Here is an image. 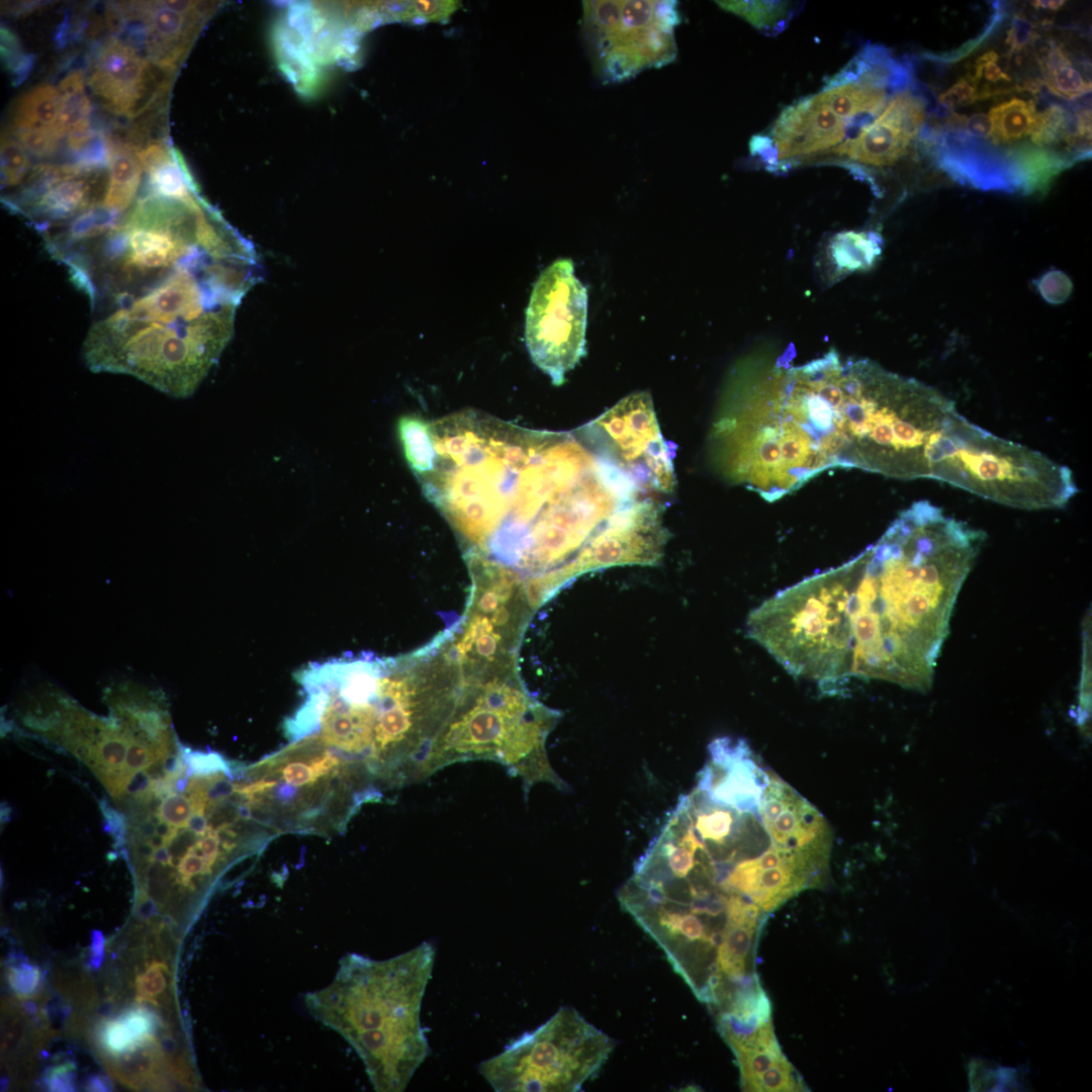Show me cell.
Returning <instances> with one entry per match:
<instances>
[{
    "label": "cell",
    "instance_id": "277c9868",
    "mask_svg": "<svg viewBox=\"0 0 1092 1092\" xmlns=\"http://www.w3.org/2000/svg\"><path fill=\"white\" fill-rule=\"evenodd\" d=\"M435 954L427 941L383 961L350 953L328 987L305 995L310 1013L357 1052L375 1091H403L429 1054L421 1008Z\"/></svg>",
    "mask_w": 1092,
    "mask_h": 1092
},
{
    "label": "cell",
    "instance_id": "7402d4cb",
    "mask_svg": "<svg viewBox=\"0 0 1092 1092\" xmlns=\"http://www.w3.org/2000/svg\"><path fill=\"white\" fill-rule=\"evenodd\" d=\"M740 1071L741 1088L751 1091L753 1084L785 1055L778 1042L734 1053Z\"/></svg>",
    "mask_w": 1092,
    "mask_h": 1092
},
{
    "label": "cell",
    "instance_id": "ba28073f",
    "mask_svg": "<svg viewBox=\"0 0 1092 1092\" xmlns=\"http://www.w3.org/2000/svg\"><path fill=\"white\" fill-rule=\"evenodd\" d=\"M586 315L587 293L573 262L556 260L535 282L525 322L529 354L555 385L585 354Z\"/></svg>",
    "mask_w": 1092,
    "mask_h": 1092
},
{
    "label": "cell",
    "instance_id": "9a60e30c",
    "mask_svg": "<svg viewBox=\"0 0 1092 1092\" xmlns=\"http://www.w3.org/2000/svg\"><path fill=\"white\" fill-rule=\"evenodd\" d=\"M111 146L108 180L96 204L116 211L126 210L142 189L143 167L134 153L122 142L109 136Z\"/></svg>",
    "mask_w": 1092,
    "mask_h": 1092
},
{
    "label": "cell",
    "instance_id": "ffe728a7",
    "mask_svg": "<svg viewBox=\"0 0 1092 1092\" xmlns=\"http://www.w3.org/2000/svg\"><path fill=\"white\" fill-rule=\"evenodd\" d=\"M727 11L736 13L763 31H779L790 18L791 10L786 2L769 1H720Z\"/></svg>",
    "mask_w": 1092,
    "mask_h": 1092
},
{
    "label": "cell",
    "instance_id": "d6a6232c",
    "mask_svg": "<svg viewBox=\"0 0 1092 1092\" xmlns=\"http://www.w3.org/2000/svg\"><path fill=\"white\" fill-rule=\"evenodd\" d=\"M57 89L61 99L86 93L83 71L79 69L71 71L60 81Z\"/></svg>",
    "mask_w": 1092,
    "mask_h": 1092
},
{
    "label": "cell",
    "instance_id": "5b68a950",
    "mask_svg": "<svg viewBox=\"0 0 1092 1092\" xmlns=\"http://www.w3.org/2000/svg\"><path fill=\"white\" fill-rule=\"evenodd\" d=\"M558 714L530 698L510 673L462 677L456 708L425 767L436 771L471 760H490L521 780L527 797L533 786H569L552 767L545 741Z\"/></svg>",
    "mask_w": 1092,
    "mask_h": 1092
},
{
    "label": "cell",
    "instance_id": "e575fe53",
    "mask_svg": "<svg viewBox=\"0 0 1092 1092\" xmlns=\"http://www.w3.org/2000/svg\"><path fill=\"white\" fill-rule=\"evenodd\" d=\"M1087 641H1088V638H1085L1086 645H1084V652H1083L1084 655H1083V664H1082V679H1081V706L1083 707V709L1085 711L1084 712L1085 713V718H1087L1088 704L1090 705V703L1088 702V697H1090V693H1088V689H1090V688H1088V681L1090 682V676L1088 677V674L1091 673L1090 672L1091 671V668H1090V666H1091V664H1090L1091 663V661H1090V657H1091L1090 656L1091 655L1090 650H1091V648H1090V642H1089V645H1087Z\"/></svg>",
    "mask_w": 1092,
    "mask_h": 1092
},
{
    "label": "cell",
    "instance_id": "d4e9b609",
    "mask_svg": "<svg viewBox=\"0 0 1092 1092\" xmlns=\"http://www.w3.org/2000/svg\"><path fill=\"white\" fill-rule=\"evenodd\" d=\"M1 56L15 86L24 81L32 68L33 57L23 54L17 36L6 26L1 28Z\"/></svg>",
    "mask_w": 1092,
    "mask_h": 1092
},
{
    "label": "cell",
    "instance_id": "6da1fadb",
    "mask_svg": "<svg viewBox=\"0 0 1092 1092\" xmlns=\"http://www.w3.org/2000/svg\"><path fill=\"white\" fill-rule=\"evenodd\" d=\"M984 541L983 531L915 502L854 558L763 601L748 635L828 695L852 679L926 692Z\"/></svg>",
    "mask_w": 1092,
    "mask_h": 1092
},
{
    "label": "cell",
    "instance_id": "8d00e7d4",
    "mask_svg": "<svg viewBox=\"0 0 1092 1092\" xmlns=\"http://www.w3.org/2000/svg\"><path fill=\"white\" fill-rule=\"evenodd\" d=\"M85 1088L87 1091L105 1092L112 1090V1085L106 1077L101 1075H93L87 1079Z\"/></svg>",
    "mask_w": 1092,
    "mask_h": 1092
},
{
    "label": "cell",
    "instance_id": "d590c367",
    "mask_svg": "<svg viewBox=\"0 0 1092 1092\" xmlns=\"http://www.w3.org/2000/svg\"><path fill=\"white\" fill-rule=\"evenodd\" d=\"M105 939L101 931L91 932L88 965L92 970H98L104 957Z\"/></svg>",
    "mask_w": 1092,
    "mask_h": 1092
},
{
    "label": "cell",
    "instance_id": "603a6c76",
    "mask_svg": "<svg viewBox=\"0 0 1092 1092\" xmlns=\"http://www.w3.org/2000/svg\"><path fill=\"white\" fill-rule=\"evenodd\" d=\"M170 976L165 962L152 961L134 979L135 1000L158 1005V997L165 993Z\"/></svg>",
    "mask_w": 1092,
    "mask_h": 1092
},
{
    "label": "cell",
    "instance_id": "9c48e42d",
    "mask_svg": "<svg viewBox=\"0 0 1092 1092\" xmlns=\"http://www.w3.org/2000/svg\"><path fill=\"white\" fill-rule=\"evenodd\" d=\"M590 424L622 464L645 475L656 490H672L671 453L659 432L648 392L628 395Z\"/></svg>",
    "mask_w": 1092,
    "mask_h": 1092
},
{
    "label": "cell",
    "instance_id": "44dd1931",
    "mask_svg": "<svg viewBox=\"0 0 1092 1092\" xmlns=\"http://www.w3.org/2000/svg\"><path fill=\"white\" fill-rule=\"evenodd\" d=\"M26 150L7 131L1 135V186L2 189L18 187L31 170Z\"/></svg>",
    "mask_w": 1092,
    "mask_h": 1092
},
{
    "label": "cell",
    "instance_id": "8992f818",
    "mask_svg": "<svg viewBox=\"0 0 1092 1092\" xmlns=\"http://www.w3.org/2000/svg\"><path fill=\"white\" fill-rule=\"evenodd\" d=\"M613 1049L605 1032L574 1008L561 1007L478 1071L497 1092H573L599 1072Z\"/></svg>",
    "mask_w": 1092,
    "mask_h": 1092
},
{
    "label": "cell",
    "instance_id": "836d02e7",
    "mask_svg": "<svg viewBox=\"0 0 1092 1092\" xmlns=\"http://www.w3.org/2000/svg\"><path fill=\"white\" fill-rule=\"evenodd\" d=\"M961 128L973 138H986L991 132V121L988 114L975 113L969 118L966 117V121Z\"/></svg>",
    "mask_w": 1092,
    "mask_h": 1092
},
{
    "label": "cell",
    "instance_id": "7a4b0ae2",
    "mask_svg": "<svg viewBox=\"0 0 1092 1092\" xmlns=\"http://www.w3.org/2000/svg\"><path fill=\"white\" fill-rule=\"evenodd\" d=\"M429 425L433 461L417 478L452 528L469 572L513 578L551 562L567 551L573 531L633 518L648 496L588 425L529 430L471 410Z\"/></svg>",
    "mask_w": 1092,
    "mask_h": 1092
},
{
    "label": "cell",
    "instance_id": "8fae6325",
    "mask_svg": "<svg viewBox=\"0 0 1092 1092\" xmlns=\"http://www.w3.org/2000/svg\"><path fill=\"white\" fill-rule=\"evenodd\" d=\"M850 124L838 116L817 94L786 107L775 121L768 136H754L751 153L767 165L801 158L830 149L845 138Z\"/></svg>",
    "mask_w": 1092,
    "mask_h": 1092
},
{
    "label": "cell",
    "instance_id": "ac0fdd59",
    "mask_svg": "<svg viewBox=\"0 0 1092 1092\" xmlns=\"http://www.w3.org/2000/svg\"><path fill=\"white\" fill-rule=\"evenodd\" d=\"M1037 109L1033 100L1012 98L989 111L990 138L996 145L1012 144L1030 134Z\"/></svg>",
    "mask_w": 1092,
    "mask_h": 1092
},
{
    "label": "cell",
    "instance_id": "2e32d148",
    "mask_svg": "<svg viewBox=\"0 0 1092 1092\" xmlns=\"http://www.w3.org/2000/svg\"><path fill=\"white\" fill-rule=\"evenodd\" d=\"M1038 63L1043 76L1040 83L1058 97L1075 100L1091 92V82L1085 79L1061 44L1050 41Z\"/></svg>",
    "mask_w": 1092,
    "mask_h": 1092
},
{
    "label": "cell",
    "instance_id": "484cf974",
    "mask_svg": "<svg viewBox=\"0 0 1092 1092\" xmlns=\"http://www.w3.org/2000/svg\"><path fill=\"white\" fill-rule=\"evenodd\" d=\"M11 134L26 152L37 158L53 156L58 148L59 138L52 127H28L11 129Z\"/></svg>",
    "mask_w": 1092,
    "mask_h": 1092
},
{
    "label": "cell",
    "instance_id": "4fadbf2b",
    "mask_svg": "<svg viewBox=\"0 0 1092 1092\" xmlns=\"http://www.w3.org/2000/svg\"><path fill=\"white\" fill-rule=\"evenodd\" d=\"M883 239L875 231H844L821 248L817 263L821 279L833 284L848 274L871 269L882 253Z\"/></svg>",
    "mask_w": 1092,
    "mask_h": 1092
},
{
    "label": "cell",
    "instance_id": "52a82bcc",
    "mask_svg": "<svg viewBox=\"0 0 1092 1092\" xmlns=\"http://www.w3.org/2000/svg\"><path fill=\"white\" fill-rule=\"evenodd\" d=\"M582 34L593 72L601 84L628 80L660 68L676 56L674 1H584Z\"/></svg>",
    "mask_w": 1092,
    "mask_h": 1092
},
{
    "label": "cell",
    "instance_id": "74e56055",
    "mask_svg": "<svg viewBox=\"0 0 1092 1092\" xmlns=\"http://www.w3.org/2000/svg\"><path fill=\"white\" fill-rule=\"evenodd\" d=\"M1064 3H1065V1H1063V0H1061V1H1056V0L1043 1V0H1039V1L1031 2L1032 6L1036 7V8L1049 9V10H1054V11L1061 8L1064 5Z\"/></svg>",
    "mask_w": 1092,
    "mask_h": 1092
},
{
    "label": "cell",
    "instance_id": "30bf717a",
    "mask_svg": "<svg viewBox=\"0 0 1092 1092\" xmlns=\"http://www.w3.org/2000/svg\"><path fill=\"white\" fill-rule=\"evenodd\" d=\"M87 83L112 113L136 118L148 111L168 86V72L146 60L119 37L105 39L91 61Z\"/></svg>",
    "mask_w": 1092,
    "mask_h": 1092
},
{
    "label": "cell",
    "instance_id": "4316f807",
    "mask_svg": "<svg viewBox=\"0 0 1092 1092\" xmlns=\"http://www.w3.org/2000/svg\"><path fill=\"white\" fill-rule=\"evenodd\" d=\"M7 981L19 999H28L38 991L41 972L36 966L20 962L7 969Z\"/></svg>",
    "mask_w": 1092,
    "mask_h": 1092
},
{
    "label": "cell",
    "instance_id": "f1b7e54d",
    "mask_svg": "<svg viewBox=\"0 0 1092 1092\" xmlns=\"http://www.w3.org/2000/svg\"><path fill=\"white\" fill-rule=\"evenodd\" d=\"M998 54L993 51L980 56L975 63L976 80L979 82L985 79L990 83L1011 82V77L998 65Z\"/></svg>",
    "mask_w": 1092,
    "mask_h": 1092
},
{
    "label": "cell",
    "instance_id": "3957f363",
    "mask_svg": "<svg viewBox=\"0 0 1092 1092\" xmlns=\"http://www.w3.org/2000/svg\"><path fill=\"white\" fill-rule=\"evenodd\" d=\"M60 263L91 305L86 349L148 368L186 364L224 342L260 276L253 245L199 193L150 187Z\"/></svg>",
    "mask_w": 1092,
    "mask_h": 1092
},
{
    "label": "cell",
    "instance_id": "83f0119b",
    "mask_svg": "<svg viewBox=\"0 0 1092 1092\" xmlns=\"http://www.w3.org/2000/svg\"><path fill=\"white\" fill-rule=\"evenodd\" d=\"M979 82L972 75L959 79L950 88L940 94L937 104L941 109H953L982 100Z\"/></svg>",
    "mask_w": 1092,
    "mask_h": 1092
},
{
    "label": "cell",
    "instance_id": "cb8c5ba5",
    "mask_svg": "<svg viewBox=\"0 0 1092 1092\" xmlns=\"http://www.w3.org/2000/svg\"><path fill=\"white\" fill-rule=\"evenodd\" d=\"M803 1081L784 1056L755 1081L751 1091H802Z\"/></svg>",
    "mask_w": 1092,
    "mask_h": 1092
},
{
    "label": "cell",
    "instance_id": "e0dca14e",
    "mask_svg": "<svg viewBox=\"0 0 1092 1092\" xmlns=\"http://www.w3.org/2000/svg\"><path fill=\"white\" fill-rule=\"evenodd\" d=\"M62 106L56 87L41 84L22 94L12 110L14 128L52 127Z\"/></svg>",
    "mask_w": 1092,
    "mask_h": 1092
},
{
    "label": "cell",
    "instance_id": "1f68e13d",
    "mask_svg": "<svg viewBox=\"0 0 1092 1092\" xmlns=\"http://www.w3.org/2000/svg\"><path fill=\"white\" fill-rule=\"evenodd\" d=\"M1032 35L1035 33L1032 31L1031 23L1026 19L1016 17L1007 31V43L1011 48V53L1019 52L1026 43L1031 42Z\"/></svg>",
    "mask_w": 1092,
    "mask_h": 1092
},
{
    "label": "cell",
    "instance_id": "f546056e",
    "mask_svg": "<svg viewBox=\"0 0 1092 1092\" xmlns=\"http://www.w3.org/2000/svg\"><path fill=\"white\" fill-rule=\"evenodd\" d=\"M43 1081L49 1091L67 1092L76 1090L74 1067L68 1063L50 1068L44 1075Z\"/></svg>",
    "mask_w": 1092,
    "mask_h": 1092
},
{
    "label": "cell",
    "instance_id": "d6986e66",
    "mask_svg": "<svg viewBox=\"0 0 1092 1092\" xmlns=\"http://www.w3.org/2000/svg\"><path fill=\"white\" fill-rule=\"evenodd\" d=\"M397 433L406 462L415 475L428 471L434 455L429 423L414 416H404L398 420Z\"/></svg>",
    "mask_w": 1092,
    "mask_h": 1092
},
{
    "label": "cell",
    "instance_id": "7c38bea8",
    "mask_svg": "<svg viewBox=\"0 0 1092 1092\" xmlns=\"http://www.w3.org/2000/svg\"><path fill=\"white\" fill-rule=\"evenodd\" d=\"M927 104L925 92L918 88L895 94L874 120L839 144L835 153L862 166L894 165L909 152L923 127Z\"/></svg>",
    "mask_w": 1092,
    "mask_h": 1092
},
{
    "label": "cell",
    "instance_id": "4dcf8cb0",
    "mask_svg": "<svg viewBox=\"0 0 1092 1092\" xmlns=\"http://www.w3.org/2000/svg\"><path fill=\"white\" fill-rule=\"evenodd\" d=\"M98 129L94 128L90 117L80 119L71 126L67 133L68 148L75 155L85 149L94 139Z\"/></svg>",
    "mask_w": 1092,
    "mask_h": 1092
},
{
    "label": "cell",
    "instance_id": "5bb4252c",
    "mask_svg": "<svg viewBox=\"0 0 1092 1092\" xmlns=\"http://www.w3.org/2000/svg\"><path fill=\"white\" fill-rule=\"evenodd\" d=\"M157 1015L146 1007H131L99 1028L101 1048L109 1056H131L156 1043Z\"/></svg>",
    "mask_w": 1092,
    "mask_h": 1092
}]
</instances>
